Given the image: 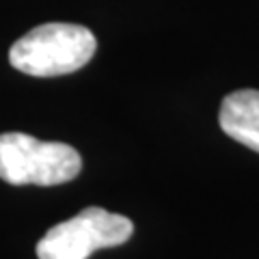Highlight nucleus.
Wrapping results in <instances>:
<instances>
[{
    "mask_svg": "<svg viewBox=\"0 0 259 259\" xmlns=\"http://www.w3.org/2000/svg\"><path fill=\"white\" fill-rule=\"evenodd\" d=\"M218 121L227 136L259 153V91L242 89L223 100Z\"/></svg>",
    "mask_w": 259,
    "mask_h": 259,
    "instance_id": "obj_4",
    "label": "nucleus"
},
{
    "mask_svg": "<svg viewBox=\"0 0 259 259\" xmlns=\"http://www.w3.org/2000/svg\"><path fill=\"white\" fill-rule=\"evenodd\" d=\"M134 225L121 214L87 207L65 223L54 225L37 242L39 259H89L95 250L119 246L130 240Z\"/></svg>",
    "mask_w": 259,
    "mask_h": 259,
    "instance_id": "obj_3",
    "label": "nucleus"
},
{
    "mask_svg": "<svg viewBox=\"0 0 259 259\" xmlns=\"http://www.w3.org/2000/svg\"><path fill=\"white\" fill-rule=\"evenodd\" d=\"M82 168L80 153L67 143L39 141L30 134H0V180L13 186H59Z\"/></svg>",
    "mask_w": 259,
    "mask_h": 259,
    "instance_id": "obj_2",
    "label": "nucleus"
},
{
    "mask_svg": "<svg viewBox=\"0 0 259 259\" xmlns=\"http://www.w3.org/2000/svg\"><path fill=\"white\" fill-rule=\"evenodd\" d=\"M95 48V35L87 26L50 22L20 37L9 50V63L22 74L54 78L84 67Z\"/></svg>",
    "mask_w": 259,
    "mask_h": 259,
    "instance_id": "obj_1",
    "label": "nucleus"
}]
</instances>
